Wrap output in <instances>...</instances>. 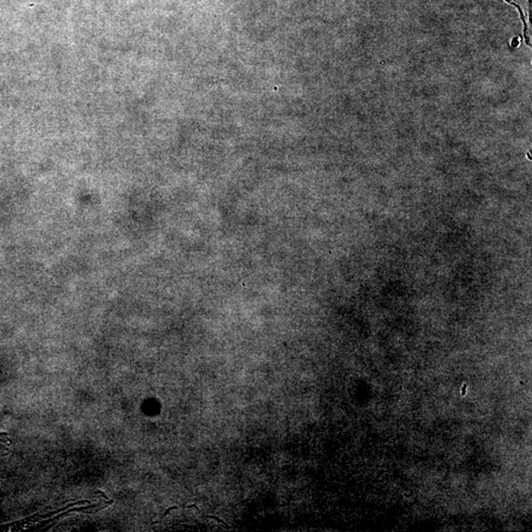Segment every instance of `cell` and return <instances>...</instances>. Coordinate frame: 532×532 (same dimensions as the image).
<instances>
[{"mask_svg": "<svg viewBox=\"0 0 532 532\" xmlns=\"http://www.w3.org/2000/svg\"><path fill=\"white\" fill-rule=\"evenodd\" d=\"M207 516V518L214 519V521H219V523H221L222 524H223L224 526H226L227 528L231 529V528H230V526H228V524H227L226 523H225L224 521H222L221 519L217 518V516Z\"/></svg>", "mask_w": 532, "mask_h": 532, "instance_id": "1", "label": "cell"}]
</instances>
